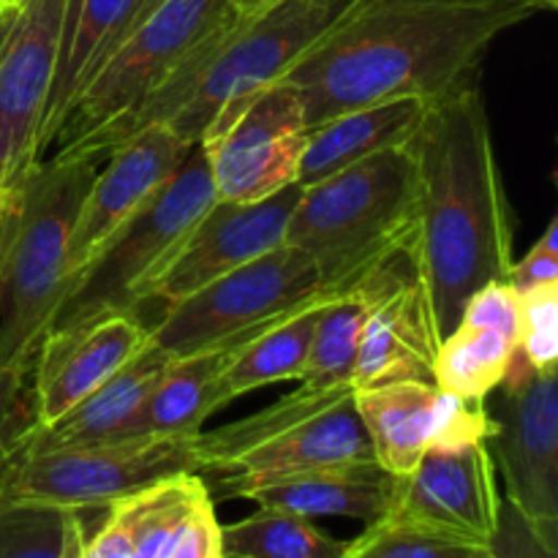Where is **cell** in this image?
<instances>
[{
	"mask_svg": "<svg viewBox=\"0 0 558 558\" xmlns=\"http://www.w3.org/2000/svg\"><path fill=\"white\" fill-rule=\"evenodd\" d=\"M305 136L303 96L289 82L223 104L199 136L216 199L259 202L298 185Z\"/></svg>",
	"mask_w": 558,
	"mask_h": 558,
	"instance_id": "cell-11",
	"label": "cell"
},
{
	"mask_svg": "<svg viewBox=\"0 0 558 558\" xmlns=\"http://www.w3.org/2000/svg\"><path fill=\"white\" fill-rule=\"evenodd\" d=\"M357 0H267L240 11L167 85L118 123L49 153L52 158H104L147 125H167L199 142L223 104L281 80Z\"/></svg>",
	"mask_w": 558,
	"mask_h": 558,
	"instance_id": "cell-3",
	"label": "cell"
},
{
	"mask_svg": "<svg viewBox=\"0 0 558 558\" xmlns=\"http://www.w3.org/2000/svg\"><path fill=\"white\" fill-rule=\"evenodd\" d=\"M343 548L347 543L322 532L314 518L276 507L221 526L223 558H341Z\"/></svg>",
	"mask_w": 558,
	"mask_h": 558,
	"instance_id": "cell-27",
	"label": "cell"
},
{
	"mask_svg": "<svg viewBox=\"0 0 558 558\" xmlns=\"http://www.w3.org/2000/svg\"><path fill=\"white\" fill-rule=\"evenodd\" d=\"M298 199L300 185H289L259 202H213L147 278L136 308L142 303H178L205 283L281 248Z\"/></svg>",
	"mask_w": 558,
	"mask_h": 558,
	"instance_id": "cell-14",
	"label": "cell"
},
{
	"mask_svg": "<svg viewBox=\"0 0 558 558\" xmlns=\"http://www.w3.org/2000/svg\"><path fill=\"white\" fill-rule=\"evenodd\" d=\"M169 360L172 357L163 349L147 341V347L136 357H131L112 379L104 381L82 403H76L58 423L47 428H33L25 439V450H58V447L93 445V441H118Z\"/></svg>",
	"mask_w": 558,
	"mask_h": 558,
	"instance_id": "cell-24",
	"label": "cell"
},
{
	"mask_svg": "<svg viewBox=\"0 0 558 558\" xmlns=\"http://www.w3.org/2000/svg\"><path fill=\"white\" fill-rule=\"evenodd\" d=\"M158 558H223L216 501L207 499L205 505L196 507Z\"/></svg>",
	"mask_w": 558,
	"mask_h": 558,
	"instance_id": "cell-33",
	"label": "cell"
},
{
	"mask_svg": "<svg viewBox=\"0 0 558 558\" xmlns=\"http://www.w3.org/2000/svg\"><path fill=\"white\" fill-rule=\"evenodd\" d=\"M349 289L365 303V330L352 371L354 390L398 379L434 381L441 338L420 262L417 227Z\"/></svg>",
	"mask_w": 558,
	"mask_h": 558,
	"instance_id": "cell-12",
	"label": "cell"
},
{
	"mask_svg": "<svg viewBox=\"0 0 558 558\" xmlns=\"http://www.w3.org/2000/svg\"><path fill=\"white\" fill-rule=\"evenodd\" d=\"M33 428L31 368H0V477Z\"/></svg>",
	"mask_w": 558,
	"mask_h": 558,
	"instance_id": "cell-32",
	"label": "cell"
},
{
	"mask_svg": "<svg viewBox=\"0 0 558 558\" xmlns=\"http://www.w3.org/2000/svg\"><path fill=\"white\" fill-rule=\"evenodd\" d=\"M0 3H14V0H0Z\"/></svg>",
	"mask_w": 558,
	"mask_h": 558,
	"instance_id": "cell-37",
	"label": "cell"
},
{
	"mask_svg": "<svg viewBox=\"0 0 558 558\" xmlns=\"http://www.w3.org/2000/svg\"><path fill=\"white\" fill-rule=\"evenodd\" d=\"M501 512L499 474L488 439L480 436L428 447L417 466L398 477L396 499L385 518L447 537L494 545Z\"/></svg>",
	"mask_w": 558,
	"mask_h": 558,
	"instance_id": "cell-15",
	"label": "cell"
},
{
	"mask_svg": "<svg viewBox=\"0 0 558 558\" xmlns=\"http://www.w3.org/2000/svg\"><path fill=\"white\" fill-rule=\"evenodd\" d=\"M505 3L526 5V9L534 11V14H539V11H556L558 9V0H505Z\"/></svg>",
	"mask_w": 558,
	"mask_h": 558,
	"instance_id": "cell-35",
	"label": "cell"
},
{
	"mask_svg": "<svg viewBox=\"0 0 558 558\" xmlns=\"http://www.w3.org/2000/svg\"><path fill=\"white\" fill-rule=\"evenodd\" d=\"M532 16L505 0H357L281 82L303 96L308 129L390 98H441L480 80L496 38Z\"/></svg>",
	"mask_w": 558,
	"mask_h": 558,
	"instance_id": "cell-1",
	"label": "cell"
},
{
	"mask_svg": "<svg viewBox=\"0 0 558 558\" xmlns=\"http://www.w3.org/2000/svg\"><path fill=\"white\" fill-rule=\"evenodd\" d=\"M376 461L368 430L354 409L352 392L332 407L300 420L276 439L254 447L223 472H213L207 490L210 499H240L245 488L311 469L341 466V463Z\"/></svg>",
	"mask_w": 558,
	"mask_h": 558,
	"instance_id": "cell-19",
	"label": "cell"
},
{
	"mask_svg": "<svg viewBox=\"0 0 558 558\" xmlns=\"http://www.w3.org/2000/svg\"><path fill=\"white\" fill-rule=\"evenodd\" d=\"M354 409L368 430L374 458L385 472L403 477L434 445L488 439L485 401H463L436 381L398 379L352 390Z\"/></svg>",
	"mask_w": 558,
	"mask_h": 558,
	"instance_id": "cell-16",
	"label": "cell"
},
{
	"mask_svg": "<svg viewBox=\"0 0 558 558\" xmlns=\"http://www.w3.org/2000/svg\"><path fill=\"white\" fill-rule=\"evenodd\" d=\"M512 360L534 371L558 368V283L521 292V336Z\"/></svg>",
	"mask_w": 558,
	"mask_h": 558,
	"instance_id": "cell-31",
	"label": "cell"
},
{
	"mask_svg": "<svg viewBox=\"0 0 558 558\" xmlns=\"http://www.w3.org/2000/svg\"><path fill=\"white\" fill-rule=\"evenodd\" d=\"M194 145L167 125H147L104 156L107 167H98L71 229L65 259L71 283L101 245L172 178Z\"/></svg>",
	"mask_w": 558,
	"mask_h": 558,
	"instance_id": "cell-18",
	"label": "cell"
},
{
	"mask_svg": "<svg viewBox=\"0 0 558 558\" xmlns=\"http://www.w3.org/2000/svg\"><path fill=\"white\" fill-rule=\"evenodd\" d=\"M396 488V474L385 472L376 461H360L251 485L240 494V499L305 518H354L368 526L390 512Z\"/></svg>",
	"mask_w": 558,
	"mask_h": 558,
	"instance_id": "cell-20",
	"label": "cell"
},
{
	"mask_svg": "<svg viewBox=\"0 0 558 558\" xmlns=\"http://www.w3.org/2000/svg\"><path fill=\"white\" fill-rule=\"evenodd\" d=\"M65 0L0 3V199L38 163Z\"/></svg>",
	"mask_w": 558,
	"mask_h": 558,
	"instance_id": "cell-13",
	"label": "cell"
},
{
	"mask_svg": "<svg viewBox=\"0 0 558 558\" xmlns=\"http://www.w3.org/2000/svg\"><path fill=\"white\" fill-rule=\"evenodd\" d=\"M174 474H202L194 439H118L58 450L14 452L0 477V501L54 510H107Z\"/></svg>",
	"mask_w": 558,
	"mask_h": 558,
	"instance_id": "cell-8",
	"label": "cell"
},
{
	"mask_svg": "<svg viewBox=\"0 0 558 558\" xmlns=\"http://www.w3.org/2000/svg\"><path fill=\"white\" fill-rule=\"evenodd\" d=\"M85 539L80 512L0 501V558H76Z\"/></svg>",
	"mask_w": 558,
	"mask_h": 558,
	"instance_id": "cell-29",
	"label": "cell"
},
{
	"mask_svg": "<svg viewBox=\"0 0 558 558\" xmlns=\"http://www.w3.org/2000/svg\"><path fill=\"white\" fill-rule=\"evenodd\" d=\"M515 349L518 330L461 316L439 343L436 387L463 401H485L505 381Z\"/></svg>",
	"mask_w": 558,
	"mask_h": 558,
	"instance_id": "cell-26",
	"label": "cell"
},
{
	"mask_svg": "<svg viewBox=\"0 0 558 558\" xmlns=\"http://www.w3.org/2000/svg\"><path fill=\"white\" fill-rule=\"evenodd\" d=\"M322 292L314 262L283 243L189 298L163 305L161 319L150 327V341L169 357L243 341Z\"/></svg>",
	"mask_w": 558,
	"mask_h": 558,
	"instance_id": "cell-9",
	"label": "cell"
},
{
	"mask_svg": "<svg viewBox=\"0 0 558 558\" xmlns=\"http://www.w3.org/2000/svg\"><path fill=\"white\" fill-rule=\"evenodd\" d=\"M488 450L512 512L556 554L558 548V368L534 371L512 360L485 398Z\"/></svg>",
	"mask_w": 558,
	"mask_h": 558,
	"instance_id": "cell-10",
	"label": "cell"
},
{
	"mask_svg": "<svg viewBox=\"0 0 558 558\" xmlns=\"http://www.w3.org/2000/svg\"><path fill=\"white\" fill-rule=\"evenodd\" d=\"M505 281H510L518 292L558 283V216L550 218L548 229L537 240V245H532L521 262H512Z\"/></svg>",
	"mask_w": 558,
	"mask_h": 558,
	"instance_id": "cell-34",
	"label": "cell"
},
{
	"mask_svg": "<svg viewBox=\"0 0 558 558\" xmlns=\"http://www.w3.org/2000/svg\"><path fill=\"white\" fill-rule=\"evenodd\" d=\"M365 330V303L354 289L338 292L322 305L305 360V385L338 387L352 385L360 341Z\"/></svg>",
	"mask_w": 558,
	"mask_h": 558,
	"instance_id": "cell-28",
	"label": "cell"
},
{
	"mask_svg": "<svg viewBox=\"0 0 558 558\" xmlns=\"http://www.w3.org/2000/svg\"><path fill=\"white\" fill-rule=\"evenodd\" d=\"M145 5L147 0H65L58 63H54L52 87H49L47 109H44L41 134H38V161L52 147L54 134L87 76L125 36Z\"/></svg>",
	"mask_w": 558,
	"mask_h": 558,
	"instance_id": "cell-22",
	"label": "cell"
},
{
	"mask_svg": "<svg viewBox=\"0 0 558 558\" xmlns=\"http://www.w3.org/2000/svg\"><path fill=\"white\" fill-rule=\"evenodd\" d=\"M330 298V292L316 294L308 303L289 311L287 316L276 319L265 330L251 336L243 347L234 349L227 368L218 376V392L223 401L232 403L245 392L276 385V381L303 379L316 319H319L322 305Z\"/></svg>",
	"mask_w": 558,
	"mask_h": 558,
	"instance_id": "cell-25",
	"label": "cell"
},
{
	"mask_svg": "<svg viewBox=\"0 0 558 558\" xmlns=\"http://www.w3.org/2000/svg\"><path fill=\"white\" fill-rule=\"evenodd\" d=\"M150 341L136 311H114L41 338L31 365L36 428L58 423L76 403L112 379Z\"/></svg>",
	"mask_w": 558,
	"mask_h": 558,
	"instance_id": "cell-17",
	"label": "cell"
},
{
	"mask_svg": "<svg viewBox=\"0 0 558 558\" xmlns=\"http://www.w3.org/2000/svg\"><path fill=\"white\" fill-rule=\"evenodd\" d=\"M409 142L300 189L287 245L314 262L325 292L352 287L417 227V161Z\"/></svg>",
	"mask_w": 558,
	"mask_h": 558,
	"instance_id": "cell-5",
	"label": "cell"
},
{
	"mask_svg": "<svg viewBox=\"0 0 558 558\" xmlns=\"http://www.w3.org/2000/svg\"><path fill=\"white\" fill-rule=\"evenodd\" d=\"M434 101L436 98L420 96L390 98V101L349 109L308 129L298 185L308 189L363 158L407 145L417 134Z\"/></svg>",
	"mask_w": 558,
	"mask_h": 558,
	"instance_id": "cell-21",
	"label": "cell"
},
{
	"mask_svg": "<svg viewBox=\"0 0 558 558\" xmlns=\"http://www.w3.org/2000/svg\"><path fill=\"white\" fill-rule=\"evenodd\" d=\"M238 14L234 0H147L76 93L49 150L74 145L134 112Z\"/></svg>",
	"mask_w": 558,
	"mask_h": 558,
	"instance_id": "cell-6",
	"label": "cell"
},
{
	"mask_svg": "<svg viewBox=\"0 0 558 558\" xmlns=\"http://www.w3.org/2000/svg\"><path fill=\"white\" fill-rule=\"evenodd\" d=\"M213 202L210 167L196 142L172 178L82 267L47 332L69 330L114 311H136L147 278Z\"/></svg>",
	"mask_w": 558,
	"mask_h": 558,
	"instance_id": "cell-7",
	"label": "cell"
},
{
	"mask_svg": "<svg viewBox=\"0 0 558 558\" xmlns=\"http://www.w3.org/2000/svg\"><path fill=\"white\" fill-rule=\"evenodd\" d=\"M101 158H41L0 199V368H31L71 281L69 240Z\"/></svg>",
	"mask_w": 558,
	"mask_h": 558,
	"instance_id": "cell-4",
	"label": "cell"
},
{
	"mask_svg": "<svg viewBox=\"0 0 558 558\" xmlns=\"http://www.w3.org/2000/svg\"><path fill=\"white\" fill-rule=\"evenodd\" d=\"M494 545L447 537L412 523L379 518L347 543L341 558H494Z\"/></svg>",
	"mask_w": 558,
	"mask_h": 558,
	"instance_id": "cell-30",
	"label": "cell"
},
{
	"mask_svg": "<svg viewBox=\"0 0 558 558\" xmlns=\"http://www.w3.org/2000/svg\"><path fill=\"white\" fill-rule=\"evenodd\" d=\"M234 3H238L240 11H248V9H256V5L267 3V0H234Z\"/></svg>",
	"mask_w": 558,
	"mask_h": 558,
	"instance_id": "cell-36",
	"label": "cell"
},
{
	"mask_svg": "<svg viewBox=\"0 0 558 558\" xmlns=\"http://www.w3.org/2000/svg\"><path fill=\"white\" fill-rule=\"evenodd\" d=\"M409 145L417 161L420 262L445 338L466 300L505 281L515 262L512 207L480 80L436 98Z\"/></svg>",
	"mask_w": 558,
	"mask_h": 558,
	"instance_id": "cell-2",
	"label": "cell"
},
{
	"mask_svg": "<svg viewBox=\"0 0 558 558\" xmlns=\"http://www.w3.org/2000/svg\"><path fill=\"white\" fill-rule=\"evenodd\" d=\"M243 341L216 343L202 352L172 357L153 390L131 417L120 439H194L202 425L221 412L227 401L218 392V376Z\"/></svg>",
	"mask_w": 558,
	"mask_h": 558,
	"instance_id": "cell-23",
	"label": "cell"
}]
</instances>
